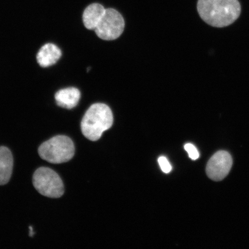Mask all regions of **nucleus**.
<instances>
[{"label":"nucleus","mask_w":249,"mask_h":249,"mask_svg":"<svg viewBox=\"0 0 249 249\" xmlns=\"http://www.w3.org/2000/svg\"><path fill=\"white\" fill-rule=\"evenodd\" d=\"M158 163L160 164L161 170L164 173H169L172 170V166L166 157H160L158 159Z\"/></svg>","instance_id":"12"},{"label":"nucleus","mask_w":249,"mask_h":249,"mask_svg":"<svg viewBox=\"0 0 249 249\" xmlns=\"http://www.w3.org/2000/svg\"><path fill=\"white\" fill-rule=\"evenodd\" d=\"M33 185L40 195L50 198H59L64 193V183L54 171L48 167H40L34 173Z\"/></svg>","instance_id":"4"},{"label":"nucleus","mask_w":249,"mask_h":249,"mask_svg":"<svg viewBox=\"0 0 249 249\" xmlns=\"http://www.w3.org/2000/svg\"><path fill=\"white\" fill-rule=\"evenodd\" d=\"M80 92L74 87L60 89L55 95L57 104L61 107L71 109L76 107L80 99Z\"/></svg>","instance_id":"9"},{"label":"nucleus","mask_w":249,"mask_h":249,"mask_svg":"<svg viewBox=\"0 0 249 249\" xmlns=\"http://www.w3.org/2000/svg\"><path fill=\"white\" fill-rule=\"evenodd\" d=\"M14 160L11 152L5 147H0V185L7 184L13 170Z\"/></svg>","instance_id":"10"},{"label":"nucleus","mask_w":249,"mask_h":249,"mask_svg":"<svg viewBox=\"0 0 249 249\" xmlns=\"http://www.w3.org/2000/svg\"><path fill=\"white\" fill-rule=\"evenodd\" d=\"M113 124V115L110 107L104 104H95L86 111L81 123L83 135L91 141H97L103 133Z\"/></svg>","instance_id":"2"},{"label":"nucleus","mask_w":249,"mask_h":249,"mask_svg":"<svg viewBox=\"0 0 249 249\" xmlns=\"http://www.w3.org/2000/svg\"><path fill=\"white\" fill-rule=\"evenodd\" d=\"M197 11L205 23L221 28L237 20L241 7L238 0H198Z\"/></svg>","instance_id":"1"},{"label":"nucleus","mask_w":249,"mask_h":249,"mask_svg":"<svg viewBox=\"0 0 249 249\" xmlns=\"http://www.w3.org/2000/svg\"><path fill=\"white\" fill-rule=\"evenodd\" d=\"M61 55V50L58 46L53 43H47L40 48L37 54V61L40 67H51L59 60Z\"/></svg>","instance_id":"8"},{"label":"nucleus","mask_w":249,"mask_h":249,"mask_svg":"<svg viewBox=\"0 0 249 249\" xmlns=\"http://www.w3.org/2000/svg\"><path fill=\"white\" fill-rule=\"evenodd\" d=\"M124 26V18L119 11L113 8H107L104 17L94 30L99 38L113 40L123 34Z\"/></svg>","instance_id":"5"},{"label":"nucleus","mask_w":249,"mask_h":249,"mask_svg":"<svg viewBox=\"0 0 249 249\" xmlns=\"http://www.w3.org/2000/svg\"><path fill=\"white\" fill-rule=\"evenodd\" d=\"M184 147L185 150L188 153L189 158H191L192 160H197L200 157L199 152L194 145L191 144V143H188V144H185Z\"/></svg>","instance_id":"11"},{"label":"nucleus","mask_w":249,"mask_h":249,"mask_svg":"<svg viewBox=\"0 0 249 249\" xmlns=\"http://www.w3.org/2000/svg\"><path fill=\"white\" fill-rule=\"evenodd\" d=\"M29 229H30V233H29V235H30V236H33L34 235V230H33V227L30 226L29 227Z\"/></svg>","instance_id":"13"},{"label":"nucleus","mask_w":249,"mask_h":249,"mask_svg":"<svg viewBox=\"0 0 249 249\" xmlns=\"http://www.w3.org/2000/svg\"><path fill=\"white\" fill-rule=\"evenodd\" d=\"M232 166L231 156L225 151H220L212 157L207 163L208 177L214 181H220L228 175Z\"/></svg>","instance_id":"6"},{"label":"nucleus","mask_w":249,"mask_h":249,"mask_svg":"<svg viewBox=\"0 0 249 249\" xmlns=\"http://www.w3.org/2000/svg\"><path fill=\"white\" fill-rule=\"evenodd\" d=\"M106 8L99 2H92L84 9L82 20L87 29L94 30L105 15Z\"/></svg>","instance_id":"7"},{"label":"nucleus","mask_w":249,"mask_h":249,"mask_svg":"<svg viewBox=\"0 0 249 249\" xmlns=\"http://www.w3.org/2000/svg\"><path fill=\"white\" fill-rule=\"evenodd\" d=\"M38 153L42 160L49 163L67 162L74 155L73 142L66 136H55L40 145Z\"/></svg>","instance_id":"3"}]
</instances>
